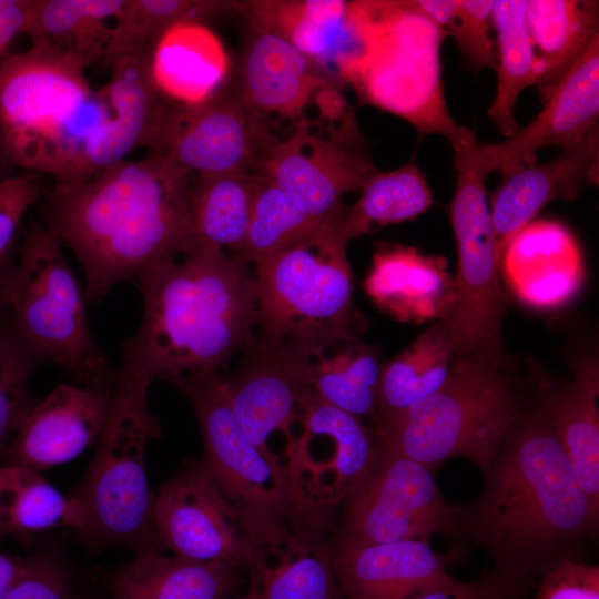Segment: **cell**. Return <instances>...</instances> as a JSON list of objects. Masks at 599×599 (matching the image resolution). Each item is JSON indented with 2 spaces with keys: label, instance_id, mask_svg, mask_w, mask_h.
Masks as SVG:
<instances>
[{
  "label": "cell",
  "instance_id": "obj_25",
  "mask_svg": "<svg viewBox=\"0 0 599 599\" xmlns=\"http://www.w3.org/2000/svg\"><path fill=\"white\" fill-rule=\"evenodd\" d=\"M331 554L345 599H407L446 576L447 566L464 555L461 548L440 554L420 540L367 545Z\"/></svg>",
  "mask_w": 599,
  "mask_h": 599
},
{
  "label": "cell",
  "instance_id": "obj_10",
  "mask_svg": "<svg viewBox=\"0 0 599 599\" xmlns=\"http://www.w3.org/2000/svg\"><path fill=\"white\" fill-rule=\"evenodd\" d=\"M339 225H329L255 265L258 337L325 349L353 338V277Z\"/></svg>",
  "mask_w": 599,
  "mask_h": 599
},
{
  "label": "cell",
  "instance_id": "obj_17",
  "mask_svg": "<svg viewBox=\"0 0 599 599\" xmlns=\"http://www.w3.org/2000/svg\"><path fill=\"white\" fill-rule=\"evenodd\" d=\"M291 463L306 490L339 508L364 476L376 451V437L363 422L322 399L314 388L300 407Z\"/></svg>",
  "mask_w": 599,
  "mask_h": 599
},
{
  "label": "cell",
  "instance_id": "obj_5",
  "mask_svg": "<svg viewBox=\"0 0 599 599\" xmlns=\"http://www.w3.org/2000/svg\"><path fill=\"white\" fill-rule=\"evenodd\" d=\"M85 59L31 43L0 62V125L11 164L55 182L87 177V152L113 118L103 89L93 91Z\"/></svg>",
  "mask_w": 599,
  "mask_h": 599
},
{
  "label": "cell",
  "instance_id": "obj_50",
  "mask_svg": "<svg viewBox=\"0 0 599 599\" xmlns=\"http://www.w3.org/2000/svg\"><path fill=\"white\" fill-rule=\"evenodd\" d=\"M2 59H0V62H1ZM8 164H11L9 158H8V154H7V151H6V146H4V141H3V135H2V131H1V125H0V169L2 166H6Z\"/></svg>",
  "mask_w": 599,
  "mask_h": 599
},
{
  "label": "cell",
  "instance_id": "obj_16",
  "mask_svg": "<svg viewBox=\"0 0 599 599\" xmlns=\"http://www.w3.org/2000/svg\"><path fill=\"white\" fill-rule=\"evenodd\" d=\"M153 520L160 547L172 555L250 570L253 554L201 460L186 461L161 485Z\"/></svg>",
  "mask_w": 599,
  "mask_h": 599
},
{
  "label": "cell",
  "instance_id": "obj_9",
  "mask_svg": "<svg viewBox=\"0 0 599 599\" xmlns=\"http://www.w3.org/2000/svg\"><path fill=\"white\" fill-rule=\"evenodd\" d=\"M362 51L348 80L361 100L449 141L458 125L444 94L440 47L447 34L414 1H361Z\"/></svg>",
  "mask_w": 599,
  "mask_h": 599
},
{
  "label": "cell",
  "instance_id": "obj_39",
  "mask_svg": "<svg viewBox=\"0 0 599 599\" xmlns=\"http://www.w3.org/2000/svg\"><path fill=\"white\" fill-rule=\"evenodd\" d=\"M258 176L247 231L234 254L243 262L256 265L325 226L339 225L311 219L280 187Z\"/></svg>",
  "mask_w": 599,
  "mask_h": 599
},
{
  "label": "cell",
  "instance_id": "obj_43",
  "mask_svg": "<svg viewBox=\"0 0 599 599\" xmlns=\"http://www.w3.org/2000/svg\"><path fill=\"white\" fill-rule=\"evenodd\" d=\"M535 599H599V567L565 560L539 579Z\"/></svg>",
  "mask_w": 599,
  "mask_h": 599
},
{
  "label": "cell",
  "instance_id": "obj_31",
  "mask_svg": "<svg viewBox=\"0 0 599 599\" xmlns=\"http://www.w3.org/2000/svg\"><path fill=\"white\" fill-rule=\"evenodd\" d=\"M248 571L256 599H345L329 541L266 549L255 555Z\"/></svg>",
  "mask_w": 599,
  "mask_h": 599
},
{
  "label": "cell",
  "instance_id": "obj_22",
  "mask_svg": "<svg viewBox=\"0 0 599 599\" xmlns=\"http://www.w3.org/2000/svg\"><path fill=\"white\" fill-rule=\"evenodd\" d=\"M499 272L516 300L538 311L567 305L586 280L578 240L555 220H534L525 226L505 248Z\"/></svg>",
  "mask_w": 599,
  "mask_h": 599
},
{
  "label": "cell",
  "instance_id": "obj_15",
  "mask_svg": "<svg viewBox=\"0 0 599 599\" xmlns=\"http://www.w3.org/2000/svg\"><path fill=\"white\" fill-rule=\"evenodd\" d=\"M273 140L238 93L219 90L193 106H170L151 153L199 176L256 172Z\"/></svg>",
  "mask_w": 599,
  "mask_h": 599
},
{
  "label": "cell",
  "instance_id": "obj_4",
  "mask_svg": "<svg viewBox=\"0 0 599 599\" xmlns=\"http://www.w3.org/2000/svg\"><path fill=\"white\" fill-rule=\"evenodd\" d=\"M174 386L193 407L204 444L201 463L233 510L253 559L283 545L329 541L338 507L313 497L292 468L247 439L221 375L191 376Z\"/></svg>",
  "mask_w": 599,
  "mask_h": 599
},
{
  "label": "cell",
  "instance_id": "obj_1",
  "mask_svg": "<svg viewBox=\"0 0 599 599\" xmlns=\"http://www.w3.org/2000/svg\"><path fill=\"white\" fill-rule=\"evenodd\" d=\"M481 471L479 495L457 505L455 534L485 549L495 571L531 590L561 561L583 560L599 510L578 486L542 403Z\"/></svg>",
  "mask_w": 599,
  "mask_h": 599
},
{
  "label": "cell",
  "instance_id": "obj_35",
  "mask_svg": "<svg viewBox=\"0 0 599 599\" xmlns=\"http://www.w3.org/2000/svg\"><path fill=\"white\" fill-rule=\"evenodd\" d=\"M328 348L332 352L319 349L311 357L314 390L328 404L361 420L368 417L374 422L382 369L379 352L355 337Z\"/></svg>",
  "mask_w": 599,
  "mask_h": 599
},
{
  "label": "cell",
  "instance_id": "obj_38",
  "mask_svg": "<svg viewBox=\"0 0 599 599\" xmlns=\"http://www.w3.org/2000/svg\"><path fill=\"white\" fill-rule=\"evenodd\" d=\"M240 2L210 0H124L111 24V34L102 58L111 63L129 54H151L162 34L183 21L203 22Z\"/></svg>",
  "mask_w": 599,
  "mask_h": 599
},
{
  "label": "cell",
  "instance_id": "obj_48",
  "mask_svg": "<svg viewBox=\"0 0 599 599\" xmlns=\"http://www.w3.org/2000/svg\"><path fill=\"white\" fill-rule=\"evenodd\" d=\"M414 2L417 9L445 33L458 9V0H418Z\"/></svg>",
  "mask_w": 599,
  "mask_h": 599
},
{
  "label": "cell",
  "instance_id": "obj_51",
  "mask_svg": "<svg viewBox=\"0 0 599 599\" xmlns=\"http://www.w3.org/2000/svg\"><path fill=\"white\" fill-rule=\"evenodd\" d=\"M235 599H256V595H255V591L253 590V588L250 587L248 592H247L246 596L240 597V598H235Z\"/></svg>",
  "mask_w": 599,
  "mask_h": 599
},
{
  "label": "cell",
  "instance_id": "obj_20",
  "mask_svg": "<svg viewBox=\"0 0 599 599\" xmlns=\"http://www.w3.org/2000/svg\"><path fill=\"white\" fill-rule=\"evenodd\" d=\"M332 83L285 38L252 22L241 64L240 97L272 139L271 120L291 130L306 119L317 92Z\"/></svg>",
  "mask_w": 599,
  "mask_h": 599
},
{
  "label": "cell",
  "instance_id": "obj_47",
  "mask_svg": "<svg viewBox=\"0 0 599 599\" xmlns=\"http://www.w3.org/2000/svg\"><path fill=\"white\" fill-rule=\"evenodd\" d=\"M31 557H13L0 551V599H6L11 589L28 572Z\"/></svg>",
  "mask_w": 599,
  "mask_h": 599
},
{
  "label": "cell",
  "instance_id": "obj_6",
  "mask_svg": "<svg viewBox=\"0 0 599 599\" xmlns=\"http://www.w3.org/2000/svg\"><path fill=\"white\" fill-rule=\"evenodd\" d=\"M521 417L518 387L504 354L475 353L454 356L437 392L377 419L372 430L396 453L434 471L456 457L481 470Z\"/></svg>",
  "mask_w": 599,
  "mask_h": 599
},
{
  "label": "cell",
  "instance_id": "obj_45",
  "mask_svg": "<svg viewBox=\"0 0 599 599\" xmlns=\"http://www.w3.org/2000/svg\"><path fill=\"white\" fill-rule=\"evenodd\" d=\"M6 599H77L64 567L45 554L31 557L28 572Z\"/></svg>",
  "mask_w": 599,
  "mask_h": 599
},
{
  "label": "cell",
  "instance_id": "obj_40",
  "mask_svg": "<svg viewBox=\"0 0 599 599\" xmlns=\"http://www.w3.org/2000/svg\"><path fill=\"white\" fill-rule=\"evenodd\" d=\"M37 362L0 328V464L21 423L35 405L28 385Z\"/></svg>",
  "mask_w": 599,
  "mask_h": 599
},
{
  "label": "cell",
  "instance_id": "obj_14",
  "mask_svg": "<svg viewBox=\"0 0 599 599\" xmlns=\"http://www.w3.org/2000/svg\"><path fill=\"white\" fill-rule=\"evenodd\" d=\"M316 351L290 341L268 342L254 336L235 370L221 376L227 403L245 436L277 463L270 450V438L276 433L283 435L285 458L291 465L296 438L293 426L300 420L303 398L313 388L309 364Z\"/></svg>",
  "mask_w": 599,
  "mask_h": 599
},
{
  "label": "cell",
  "instance_id": "obj_44",
  "mask_svg": "<svg viewBox=\"0 0 599 599\" xmlns=\"http://www.w3.org/2000/svg\"><path fill=\"white\" fill-rule=\"evenodd\" d=\"M40 192V181L32 174L0 180V265L7 263V255L19 222L39 197Z\"/></svg>",
  "mask_w": 599,
  "mask_h": 599
},
{
  "label": "cell",
  "instance_id": "obj_34",
  "mask_svg": "<svg viewBox=\"0 0 599 599\" xmlns=\"http://www.w3.org/2000/svg\"><path fill=\"white\" fill-rule=\"evenodd\" d=\"M260 176L236 172L199 176L191 189L190 216L196 247H241L251 219Z\"/></svg>",
  "mask_w": 599,
  "mask_h": 599
},
{
  "label": "cell",
  "instance_id": "obj_26",
  "mask_svg": "<svg viewBox=\"0 0 599 599\" xmlns=\"http://www.w3.org/2000/svg\"><path fill=\"white\" fill-rule=\"evenodd\" d=\"M241 570L166 555L161 547L134 552L110 579L112 599H230Z\"/></svg>",
  "mask_w": 599,
  "mask_h": 599
},
{
  "label": "cell",
  "instance_id": "obj_37",
  "mask_svg": "<svg viewBox=\"0 0 599 599\" xmlns=\"http://www.w3.org/2000/svg\"><path fill=\"white\" fill-rule=\"evenodd\" d=\"M361 192L338 226L339 237L346 244L387 224L414 220L434 202L425 175L414 162L395 171H378Z\"/></svg>",
  "mask_w": 599,
  "mask_h": 599
},
{
  "label": "cell",
  "instance_id": "obj_52",
  "mask_svg": "<svg viewBox=\"0 0 599 599\" xmlns=\"http://www.w3.org/2000/svg\"><path fill=\"white\" fill-rule=\"evenodd\" d=\"M6 264V263H4ZM3 265V264H2Z\"/></svg>",
  "mask_w": 599,
  "mask_h": 599
},
{
  "label": "cell",
  "instance_id": "obj_24",
  "mask_svg": "<svg viewBox=\"0 0 599 599\" xmlns=\"http://www.w3.org/2000/svg\"><path fill=\"white\" fill-rule=\"evenodd\" d=\"M365 291L378 307L405 323L448 322L455 307L447 260L414 246L380 245L365 278Z\"/></svg>",
  "mask_w": 599,
  "mask_h": 599
},
{
  "label": "cell",
  "instance_id": "obj_23",
  "mask_svg": "<svg viewBox=\"0 0 599 599\" xmlns=\"http://www.w3.org/2000/svg\"><path fill=\"white\" fill-rule=\"evenodd\" d=\"M151 57L129 54L110 63L111 77L103 90L113 118L90 143L85 159L87 177L124 160L136 148L151 149L155 143L170 106L153 83Z\"/></svg>",
  "mask_w": 599,
  "mask_h": 599
},
{
  "label": "cell",
  "instance_id": "obj_12",
  "mask_svg": "<svg viewBox=\"0 0 599 599\" xmlns=\"http://www.w3.org/2000/svg\"><path fill=\"white\" fill-rule=\"evenodd\" d=\"M456 516L457 505L444 499L433 469L376 437L368 469L339 505L329 548L336 551L402 540L430 542L437 534H455Z\"/></svg>",
  "mask_w": 599,
  "mask_h": 599
},
{
  "label": "cell",
  "instance_id": "obj_28",
  "mask_svg": "<svg viewBox=\"0 0 599 599\" xmlns=\"http://www.w3.org/2000/svg\"><path fill=\"white\" fill-rule=\"evenodd\" d=\"M599 395L598 367L582 361L572 380L542 402L569 459L576 481L599 510Z\"/></svg>",
  "mask_w": 599,
  "mask_h": 599
},
{
  "label": "cell",
  "instance_id": "obj_8",
  "mask_svg": "<svg viewBox=\"0 0 599 599\" xmlns=\"http://www.w3.org/2000/svg\"><path fill=\"white\" fill-rule=\"evenodd\" d=\"M149 387L115 377L112 405L94 457L70 494L80 506L75 532L90 550L160 547L154 531V501L146 473L145 447L161 435L148 407Z\"/></svg>",
  "mask_w": 599,
  "mask_h": 599
},
{
  "label": "cell",
  "instance_id": "obj_13",
  "mask_svg": "<svg viewBox=\"0 0 599 599\" xmlns=\"http://www.w3.org/2000/svg\"><path fill=\"white\" fill-rule=\"evenodd\" d=\"M256 172L311 219L339 224L344 194L361 191L378 170L352 110L336 123L304 119L265 151Z\"/></svg>",
  "mask_w": 599,
  "mask_h": 599
},
{
  "label": "cell",
  "instance_id": "obj_32",
  "mask_svg": "<svg viewBox=\"0 0 599 599\" xmlns=\"http://www.w3.org/2000/svg\"><path fill=\"white\" fill-rule=\"evenodd\" d=\"M82 525L77 500L64 496L38 470L0 464V535L29 540L34 535Z\"/></svg>",
  "mask_w": 599,
  "mask_h": 599
},
{
  "label": "cell",
  "instance_id": "obj_7",
  "mask_svg": "<svg viewBox=\"0 0 599 599\" xmlns=\"http://www.w3.org/2000/svg\"><path fill=\"white\" fill-rule=\"evenodd\" d=\"M57 234L31 225L18 250L0 311V328L35 361L61 367L87 387L114 385V375L92 338L81 286Z\"/></svg>",
  "mask_w": 599,
  "mask_h": 599
},
{
  "label": "cell",
  "instance_id": "obj_27",
  "mask_svg": "<svg viewBox=\"0 0 599 599\" xmlns=\"http://www.w3.org/2000/svg\"><path fill=\"white\" fill-rule=\"evenodd\" d=\"M229 68V57L220 39L195 21L170 27L151 57L155 88L163 98L183 106L197 105L217 92Z\"/></svg>",
  "mask_w": 599,
  "mask_h": 599
},
{
  "label": "cell",
  "instance_id": "obj_2",
  "mask_svg": "<svg viewBox=\"0 0 599 599\" xmlns=\"http://www.w3.org/2000/svg\"><path fill=\"white\" fill-rule=\"evenodd\" d=\"M189 176L151 153L80 181L55 182L45 192L47 227L80 261L90 303L151 265L196 248Z\"/></svg>",
  "mask_w": 599,
  "mask_h": 599
},
{
  "label": "cell",
  "instance_id": "obj_21",
  "mask_svg": "<svg viewBox=\"0 0 599 599\" xmlns=\"http://www.w3.org/2000/svg\"><path fill=\"white\" fill-rule=\"evenodd\" d=\"M599 182V130L561 151L552 161L518 165L502 173L491 199L490 217L498 263L511 240L550 202L573 200Z\"/></svg>",
  "mask_w": 599,
  "mask_h": 599
},
{
  "label": "cell",
  "instance_id": "obj_33",
  "mask_svg": "<svg viewBox=\"0 0 599 599\" xmlns=\"http://www.w3.org/2000/svg\"><path fill=\"white\" fill-rule=\"evenodd\" d=\"M526 4L522 0H498L494 1L491 11L498 62L496 94L488 116L506 138L519 129L514 115L519 94L545 74L527 30Z\"/></svg>",
  "mask_w": 599,
  "mask_h": 599
},
{
  "label": "cell",
  "instance_id": "obj_18",
  "mask_svg": "<svg viewBox=\"0 0 599 599\" xmlns=\"http://www.w3.org/2000/svg\"><path fill=\"white\" fill-rule=\"evenodd\" d=\"M598 116L599 37L559 80L531 122L502 142L479 144L480 160L488 173L501 174L536 162L541 148L565 150L581 142L598 128Z\"/></svg>",
  "mask_w": 599,
  "mask_h": 599
},
{
  "label": "cell",
  "instance_id": "obj_11",
  "mask_svg": "<svg viewBox=\"0 0 599 599\" xmlns=\"http://www.w3.org/2000/svg\"><path fill=\"white\" fill-rule=\"evenodd\" d=\"M449 142L457 175L449 210L458 255L455 307L448 321L454 356L502 354L505 308L485 187L489 173L480 160L474 131L459 126Z\"/></svg>",
  "mask_w": 599,
  "mask_h": 599
},
{
  "label": "cell",
  "instance_id": "obj_19",
  "mask_svg": "<svg viewBox=\"0 0 599 599\" xmlns=\"http://www.w3.org/2000/svg\"><path fill=\"white\" fill-rule=\"evenodd\" d=\"M113 386L55 387L28 413L3 463L40 471L78 457L100 438L111 409Z\"/></svg>",
  "mask_w": 599,
  "mask_h": 599
},
{
  "label": "cell",
  "instance_id": "obj_30",
  "mask_svg": "<svg viewBox=\"0 0 599 599\" xmlns=\"http://www.w3.org/2000/svg\"><path fill=\"white\" fill-rule=\"evenodd\" d=\"M453 358L449 323L434 322L382 365L374 422L398 414L437 392L448 377Z\"/></svg>",
  "mask_w": 599,
  "mask_h": 599
},
{
  "label": "cell",
  "instance_id": "obj_36",
  "mask_svg": "<svg viewBox=\"0 0 599 599\" xmlns=\"http://www.w3.org/2000/svg\"><path fill=\"white\" fill-rule=\"evenodd\" d=\"M124 0H31L24 33L88 62L102 58Z\"/></svg>",
  "mask_w": 599,
  "mask_h": 599
},
{
  "label": "cell",
  "instance_id": "obj_42",
  "mask_svg": "<svg viewBox=\"0 0 599 599\" xmlns=\"http://www.w3.org/2000/svg\"><path fill=\"white\" fill-rule=\"evenodd\" d=\"M530 590L494 569L474 581L449 573L425 586L407 599H524Z\"/></svg>",
  "mask_w": 599,
  "mask_h": 599
},
{
  "label": "cell",
  "instance_id": "obj_29",
  "mask_svg": "<svg viewBox=\"0 0 599 599\" xmlns=\"http://www.w3.org/2000/svg\"><path fill=\"white\" fill-rule=\"evenodd\" d=\"M598 16V1H527V30L545 69L542 79L537 83L544 101L599 37Z\"/></svg>",
  "mask_w": 599,
  "mask_h": 599
},
{
  "label": "cell",
  "instance_id": "obj_49",
  "mask_svg": "<svg viewBox=\"0 0 599 599\" xmlns=\"http://www.w3.org/2000/svg\"><path fill=\"white\" fill-rule=\"evenodd\" d=\"M11 270L12 268L8 266V263L0 265V311H1L4 290H6Z\"/></svg>",
  "mask_w": 599,
  "mask_h": 599
},
{
  "label": "cell",
  "instance_id": "obj_3",
  "mask_svg": "<svg viewBox=\"0 0 599 599\" xmlns=\"http://www.w3.org/2000/svg\"><path fill=\"white\" fill-rule=\"evenodd\" d=\"M143 316L121 345L116 375L145 386L217 373L254 338L258 306L248 264L199 246L182 261L151 265L138 277Z\"/></svg>",
  "mask_w": 599,
  "mask_h": 599
},
{
  "label": "cell",
  "instance_id": "obj_46",
  "mask_svg": "<svg viewBox=\"0 0 599 599\" xmlns=\"http://www.w3.org/2000/svg\"><path fill=\"white\" fill-rule=\"evenodd\" d=\"M31 0H0V59L10 54L13 38L24 32Z\"/></svg>",
  "mask_w": 599,
  "mask_h": 599
},
{
  "label": "cell",
  "instance_id": "obj_41",
  "mask_svg": "<svg viewBox=\"0 0 599 599\" xmlns=\"http://www.w3.org/2000/svg\"><path fill=\"white\" fill-rule=\"evenodd\" d=\"M493 6L491 0H458L457 12L446 30L474 69L496 68L489 35Z\"/></svg>",
  "mask_w": 599,
  "mask_h": 599
}]
</instances>
